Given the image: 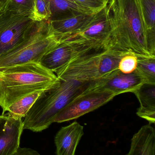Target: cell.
<instances>
[{
    "label": "cell",
    "instance_id": "1",
    "mask_svg": "<svg viewBox=\"0 0 155 155\" xmlns=\"http://www.w3.org/2000/svg\"><path fill=\"white\" fill-rule=\"evenodd\" d=\"M108 4L113 29L107 49L136 57H155L148 51L139 0H109Z\"/></svg>",
    "mask_w": 155,
    "mask_h": 155
},
{
    "label": "cell",
    "instance_id": "2",
    "mask_svg": "<svg viewBox=\"0 0 155 155\" xmlns=\"http://www.w3.org/2000/svg\"><path fill=\"white\" fill-rule=\"evenodd\" d=\"M54 73L40 63L30 62L0 70V107L2 114L12 104L36 92H45L60 83Z\"/></svg>",
    "mask_w": 155,
    "mask_h": 155
},
{
    "label": "cell",
    "instance_id": "3",
    "mask_svg": "<svg viewBox=\"0 0 155 155\" xmlns=\"http://www.w3.org/2000/svg\"><path fill=\"white\" fill-rule=\"evenodd\" d=\"M90 83L60 80L58 85L43 92L35 101L23 120L24 130L41 132L47 129L57 115Z\"/></svg>",
    "mask_w": 155,
    "mask_h": 155
},
{
    "label": "cell",
    "instance_id": "4",
    "mask_svg": "<svg viewBox=\"0 0 155 155\" xmlns=\"http://www.w3.org/2000/svg\"><path fill=\"white\" fill-rule=\"evenodd\" d=\"M126 54L106 49L93 50L73 59L56 74L60 80L90 83L118 70L120 60Z\"/></svg>",
    "mask_w": 155,
    "mask_h": 155
},
{
    "label": "cell",
    "instance_id": "5",
    "mask_svg": "<svg viewBox=\"0 0 155 155\" xmlns=\"http://www.w3.org/2000/svg\"><path fill=\"white\" fill-rule=\"evenodd\" d=\"M60 42L52 30L50 21H35L21 44L0 56V70L30 62L39 63L43 56Z\"/></svg>",
    "mask_w": 155,
    "mask_h": 155
},
{
    "label": "cell",
    "instance_id": "6",
    "mask_svg": "<svg viewBox=\"0 0 155 155\" xmlns=\"http://www.w3.org/2000/svg\"><path fill=\"white\" fill-rule=\"evenodd\" d=\"M59 38L60 43L46 53L39 63L54 73L77 56L93 50L103 49L94 43L74 35Z\"/></svg>",
    "mask_w": 155,
    "mask_h": 155
},
{
    "label": "cell",
    "instance_id": "7",
    "mask_svg": "<svg viewBox=\"0 0 155 155\" xmlns=\"http://www.w3.org/2000/svg\"><path fill=\"white\" fill-rule=\"evenodd\" d=\"M35 22L30 16L0 10V56L21 44Z\"/></svg>",
    "mask_w": 155,
    "mask_h": 155
},
{
    "label": "cell",
    "instance_id": "8",
    "mask_svg": "<svg viewBox=\"0 0 155 155\" xmlns=\"http://www.w3.org/2000/svg\"><path fill=\"white\" fill-rule=\"evenodd\" d=\"M115 96V94L108 91L86 89L70 101L57 115L54 123H62L77 119L104 105Z\"/></svg>",
    "mask_w": 155,
    "mask_h": 155
},
{
    "label": "cell",
    "instance_id": "9",
    "mask_svg": "<svg viewBox=\"0 0 155 155\" xmlns=\"http://www.w3.org/2000/svg\"><path fill=\"white\" fill-rule=\"evenodd\" d=\"M112 29L113 24L107 4L105 8L95 14L92 20L80 31L71 35L92 42L107 50Z\"/></svg>",
    "mask_w": 155,
    "mask_h": 155
},
{
    "label": "cell",
    "instance_id": "10",
    "mask_svg": "<svg viewBox=\"0 0 155 155\" xmlns=\"http://www.w3.org/2000/svg\"><path fill=\"white\" fill-rule=\"evenodd\" d=\"M143 84V80L135 71L124 74L117 70L105 78L90 82L86 90L108 91L117 96L133 93Z\"/></svg>",
    "mask_w": 155,
    "mask_h": 155
},
{
    "label": "cell",
    "instance_id": "11",
    "mask_svg": "<svg viewBox=\"0 0 155 155\" xmlns=\"http://www.w3.org/2000/svg\"><path fill=\"white\" fill-rule=\"evenodd\" d=\"M22 118L10 115L0 118V155H15L20 147L23 131Z\"/></svg>",
    "mask_w": 155,
    "mask_h": 155
},
{
    "label": "cell",
    "instance_id": "12",
    "mask_svg": "<svg viewBox=\"0 0 155 155\" xmlns=\"http://www.w3.org/2000/svg\"><path fill=\"white\" fill-rule=\"evenodd\" d=\"M83 128L77 122L61 127L55 137L56 155H75L76 147L84 135Z\"/></svg>",
    "mask_w": 155,
    "mask_h": 155
},
{
    "label": "cell",
    "instance_id": "13",
    "mask_svg": "<svg viewBox=\"0 0 155 155\" xmlns=\"http://www.w3.org/2000/svg\"><path fill=\"white\" fill-rule=\"evenodd\" d=\"M95 14L80 13L49 21L52 30L57 37L69 36L80 31L92 20Z\"/></svg>",
    "mask_w": 155,
    "mask_h": 155
},
{
    "label": "cell",
    "instance_id": "14",
    "mask_svg": "<svg viewBox=\"0 0 155 155\" xmlns=\"http://www.w3.org/2000/svg\"><path fill=\"white\" fill-rule=\"evenodd\" d=\"M155 130L151 124L143 126L131 140V147L126 155H155Z\"/></svg>",
    "mask_w": 155,
    "mask_h": 155
},
{
    "label": "cell",
    "instance_id": "15",
    "mask_svg": "<svg viewBox=\"0 0 155 155\" xmlns=\"http://www.w3.org/2000/svg\"><path fill=\"white\" fill-rule=\"evenodd\" d=\"M140 106L136 114L149 122V124L155 123V84H143L134 91Z\"/></svg>",
    "mask_w": 155,
    "mask_h": 155
},
{
    "label": "cell",
    "instance_id": "16",
    "mask_svg": "<svg viewBox=\"0 0 155 155\" xmlns=\"http://www.w3.org/2000/svg\"><path fill=\"white\" fill-rule=\"evenodd\" d=\"M146 31L148 51L155 56V0H139Z\"/></svg>",
    "mask_w": 155,
    "mask_h": 155
},
{
    "label": "cell",
    "instance_id": "17",
    "mask_svg": "<svg viewBox=\"0 0 155 155\" xmlns=\"http://www.w3.org/2000/svg\"><path fill=\"white\" fill-rule=\"evenodd\" d=\"M50 3V20L63 19L80 13L95 14L68 0H47Z\"/></svg>",
    "mask_w": 155,
    "mask_h": 155
},
{
    "label": "cell",
    "instance_id": "18",
    "mask_svg": "<svg viewBox=\"0 0 155 155\" xmlns=\"http://www.w3.org/2000/svg\"><path fill=\"white\" fill-rule=\"evenodd\" d=\"M43 92H44L32 93L17 100L8 107L7 114L19 118H24L35 101Z\"/></svg>",
    "mask_w": 155,
    "mask_h": 155
},
{
    "label": "cell",
    "instance_id": "19",
    "mask_svg": "<svg viewBox=\"0 0 155 155\" xmlns=\"http://www.w3.org/2000/svg\"><path fill=\"white\" fill-rule=\"evenodd\" d=\"M135 70L146 84H155V57H137Z\"/></svg>",
    "mask_w": 155,
    "mask_h": 155
},
{
    "label": "cell",
    "instance_id": "20",
    "mask_svg": "<svg viewBox=\"0 0 155 155\" xmlns=\"http://www.w3.org/2000/svg\"><path fill=\"white\" fill-rule=\"evenodd\" d=\"M34 8V0H9L4 10L14 12L17 14L32 16Z\"/></svg>",
    "mask_w": 155,
    "mask_h": 155
},
{
    "label": "cell",
    "instance_id": "21",
    "mask_svg": "<svg viewBox=\"0 0 155 155\" xmlns=\"http://www.w3.org/2000/svg\"><path fill=\"white\" fill-rule=\"evenodd\" d=\"M51 17L50 3L47 0H34L32 19L34 21H49Z\"/></svg>",
    "mask_w": 155,
    "mask_h": 155
},
{
    "label": "cell",
    "instance_id": "22",
    "mask_svg": "<svg viewBox=\"0 0 155 155\" xmlns=\"http://www.w3.org/2000/svg\"><path fill=\"white\" fill-rule=\"evenodd\" d=\"M74 2L83 8L96 13L107 5L109 0H73Z\"/></svg>",
    "mask_w": 155,
    "mask_h": 155
},
{
    "label": "cell",
    "instance_id": "23",
    "mask_svg": "<svg viewBox=\"0 0 155 155\" xmlns=\"http://www.w3.org/2000/svg\"><path fill=\"white\" fill-rule=\"evenodd\" d=\"M137 58L133 54H126L122 57L118 65V70L124 74L134 71L137 66Z\"/></svg>",
    "mask_w": 155,
    "mask_h": 155
},
{
    "label": "cell",
    "instance_id": "24",
    "mask_svg": "<svg viewBox=\"0 0 155 155\" xmlns=\"http://www.w3.org/2000/svg\"><path fill=\"white\" fill-rule=\"evenodd\" d=\"M15 155H41L37 151L31 148L19 147Z\"/></svg>",
    "mask_w": 155,
    "mask_h": 155
},
{
    "label": "cell",
    "instance_id": "25",
    "mask_svg": "<svg viewBox=\"0 0 155 155\" xmlns=\"http://www.w3.org/2000/svg\"><path fill=\"white\" fill-rule=\"evenodd\" d=\"M9 0H0V10H3L5 8Z\"/></svg>",
    "mask_w": 155,
    "mask_h": 155
},
{
    "label": "cell",
    "instance_id": "26",
    "mask_svg": "<svg viewBox=\"0 0 155 155\" xmlns=\"http://www.w3.org/2000/svg\"><path fill=\"white\" fill-rule=\"evenodd\" d=\"M68 1H71V2H74L73 1V0H68Z\"/></svg>",
    "mask_w": 155,
    "mask_h": 155
},
{
    "label": "cell",
    "instance_id": "27",
    "mask_svg": "<svg viewBox=\"0 0 155 155\" xmlns=\"http://www.w3.org/2000/svg\"><path fill=\"white\" fill-rule=\"evenodd\" d=\"M1 115H0V118H1Z\"/></svg>",
    "mask_w": 155,
    "mask_h": 155
},
{
    "label": "cell",
    "instance_id": "28",
    "mask_svg": "<svg viewBox=\"0 0 155 155\" xmlns=\"http://www.w3.org/2000/svg\"><path fill=\"white\" fill-rule=\"evenodd\" d=\"M0 9H1V8H0Z\"/></svg>",
    "mask_w": 155,
    "mask_h": 155
}]
</instances>
